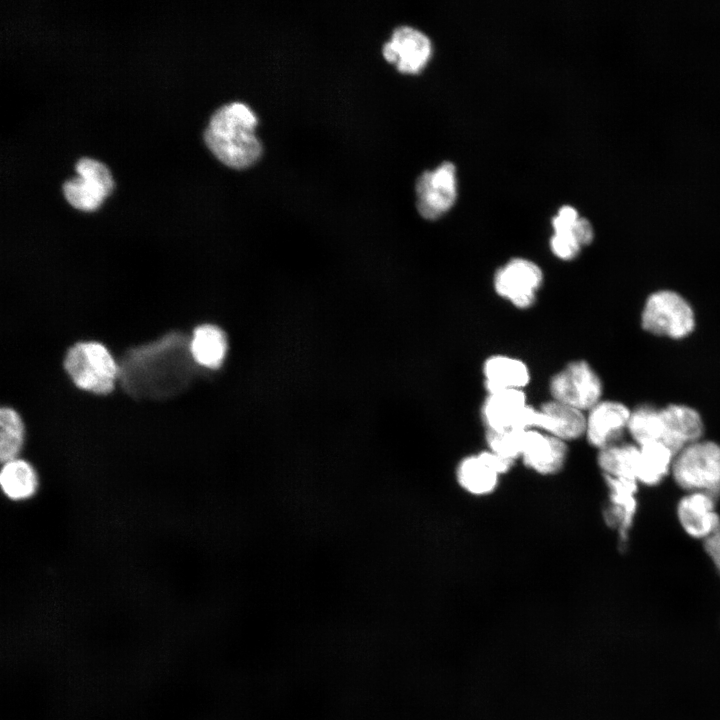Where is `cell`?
I'll use <instances>...</instances> for the list:
<instances>
[{
  "instance_id": "1",
  "label": "cell",
  "mask_w": 720,
  "mask_h": 720,
  "mask_svg": "<svg viewBox=\"0 0 720 720\" xmlns=\"http://www.w3.org/2000/svg\"><path fill=\"white\" fill-rule=\"evenodd\" d=\"M257 122V116L245 103L223 105L210 118L205 143L227 166L248 167L262 154V144L254 132Z\"/></svg>"
},
{
  "instance_id": "2",
  "label": "cell",
  "mask_w": 720,
  "mask_h": 720,
  "mask_svg": "<svg viewBox=\"0 0 720 720\" xmlns=\"http://www.w3.org/2000/svg\"><path fill=\"white\" fill-rule=\"evenodd\" d=\"M64 369L77 388L97 395L112 392L119 373L109 350L96 341H82L70 347Z\"/></svg>"
},
{
  "instance_id": "3",
  "label": "cell",
  "mask_w": 720,
  "mask_h": 720,
  "mask_svg": "<svg viewBox=\"0 0 720 720\" xmlns=\"http://www.w3.org/2000/svg\"><path fill=\"white\" fill-rule=\"evenodd\" d=\"M671 473L677 485L688 492L720 494V445L699 440L674 456Z\"/></svg>"
},
{
  "instance_id": "4",
  "label": "cell",
  "mask_w": 720,
  "mask_h": 720,
  "mask_svg": "<svg viewBox=\"0 0 720 720\" xmlns=\"http://www.w3.org/2000/svg\"><path fill=\"white\" fill-rule=\"evenodd\" d=\"M644 330L658 336L681 339L695 328V314L689 302L677 292L659 290L650 294L641 314Z\"/></svg>"
},
{
  "instance_id": "5",
  "label": "cell",
  "mask_w": 720,
  "mask_h": 720,
  "mask_svg": "<svg viewBox=\"0 0 720 720\" xmlns=\"http://www.w3.org/2000/svg\"><path fill=\"white\" fill-rule=\"evenodd\" d=\"M549 392L551 399L586 413L602 400L603 384L588 362L576 360L552 376Z\"/></svg>"
},
{
  "instance_id": "6",
  "label": "cell",
  "mask_w": 720,
  "mask_h": 720,
  "mask_svg": "<svg viewBox=\"0 0 720 720\" xmlns=\"http://www.w3.org/2000/svg\"><path fill=\"white\" fill-rule=\"evenodd\" d=\"M544 276L534 261L515 257L497 269L493 278L495 292L518 309H528L536 301Z\"/></svg>"
},
{
  "instance_id": "7",
  "label": "cell",
  "mask_w": 720,
  "mask_h": 720,
  "mask_svg": "<svg viewBox=\"0 0 720 720\" xmlns=\"http://www.w3.org/2000/svg\"><path fill=\"white\" fill-rule=\"evenodd\" d=\"M417 210L427 220L446 214L457 198L456 168L444 161L434 170L422 172L416 180Z\"/></svg>"
},
{
  "instance_id": "8",
  "label": "cell",
  "mask_w": 720,
  "mask_h": 720,
  "mask_svg": "<svg viewBox=\"0 0 720 720\" xmlns=\"http://www.w3.org/2000/svg\"><path fill=\"white\" fill-rule=\"evenodd\" d=\"M75 169L78 177L63 184L64 196L74 208L93 211L113 189L111 173L103 163L86 157L78 160Z\"/></svg>"
},
{
  "instance_id": "9",
  "label": "cell",
  "mask_w": 720,
  "mask_h": 720,
  "mask_svg": "<svg viewBox=\"0 0 720 720\" xmlns=\"http://www.w3.org/2000/svg\"><path fill=\"white\" fill-rule=\"evenodd\" d=\"M515 463L492 451L482 450L464 456L456 466L458 485L472 496H488L498 488L500 478L511 470Z\"/></svg>"
},
{
  "instance_id": "10",
  "label": "cell",
  "mask_w": 720,
  "mask_h": 720,
  "mask_svg": "<svg viewBox=\"0 0 720 720\" xmlns=\"http://www.w3.org/2000/svg\"><path fill=\"white\" fill-rule=\"evenodd\" d=\"M531 406L524 390L488 393L480 409L481 420L486 431L528 430L527 420Z\"/></svg>"
},
{
  "instance_id": "11",
  "label": "cell",
  "mask_w": 720,
  "mask_h": 720,
  "mask_svg": "<svg viewBox=\"0 0 720 720\" xmlns=\"http://www.w3.org/2000/svg\"><path fill=\"white\" fill-rule=\"evenodd\" d=\"M630 415L631 411L623 403L601 400L586 412L585 439L598 450L621 442Z\"/></svg>"
},
{
  "instance_id": "12",
  "label": "cell",
  "mask_w": 720,
  "mask_h": 720,
  "mask_svg": "<svg viewBox=\"0 0 720 720\" xmlns=\"http://www.w3.org/2000/svg\"><path fill=\"white\" fill-rule=\"evenodd\" d=\"M382 51L385 59L395 63L401 72L417 73L429 60L432 44L429 37L422 31L408 25H401L394 29Z\"/></svg>"
},
{
  "instance_id": "13",
  "label": "cell",
  "mask_w": 720,
  "mask_h": 720,
  "mask_svg": "<svg viewBox=\"0 0 720 720\" xmlns=\"http://www.w3.org/2000/svg\"><path fill=\"white\" fill-rule=\"evenodd\" d=\"M569 455L568 443L538 429L526 431L522 463L542 476L562 471Z\"/></svg>"
},
{
  "instance_id": "14",
  "label": "cell",
  "mask_w": 720,
  "mask_h": 720,
  "mask_svg": "<svg viewBox=\"0 0 720 720\" xmlns=\"http://www.w3.org/2000/svg\"><path fill=\"white\" fill-rule=\"evenodd\" d=\"M533 429L570 443L585 436L586 413L550 399L536 408Z\"/></svg>"
},
{
  "instance_id": "15",
  "label": "cell",
  "mask_w": 720,
  "mask_h": 720,
  "mask_svg": "<svg viewBox=\"0 0 720 720\" xmlns=\"http://www.w3.org/2000/svg\"><path fill=\"white\" fill-rule=\"evenodd\" d=\"M681 527L691 537L706 539L720 526L715 497L705 492H688L677 505Z\"/></svg>"
},
{
  "instance_id": "16",
  "label": "cell",
  "mask_w": 720,
  "mask_h": 720,
  "mask_svg": "<svg viewBox=\"0 0 720 720\" xmlns=\"http://www.w3.org/2000/svg\"><path fill=\"white\" fill-rule=\"evenodd\" d=\"M664 433L662 442L674 454L701 440L704 423L700 414L687 405L670 404L661 408Z\"/></svg>"
},
{
  "instance_id": "17",
  "label": "cell",
  "mask_w": 720,
  "mask_h": 720,
  "mask_svg": "<svg viewBox=\"0 0 720 720\" xmlns=\"http://www.w3.org/2000/svg\"><path fill=\"white\" fill-rule=\"evenodd\" d=\"M484 386L487 393L503 390H524L530 382V371L522 360L495 354L488 357L482 366Z\"/></svg>"
},
{
  "instance_id": "18",
  "label": "cell",
  "mask_w": 720,
  "mask_h": 720,
  "mask_svg": "<svg viewBox=\"0 0 720 720\" xmlns=\"http://www.w3.org/2000/svg\"><path fill=\"white\" fill-rule=\"evenodd\" d=\"M608 491L610 506L605 511V519L610 526L619 530L621 537L627 536L636 512L635 494L638 488L636 480L613 478L604 476Z\"/></svg>"
},
{
  "instance_id": "19",
  "label": "cell",
  "mask_w": 720,
  "mask_h": 720,
  "mask_svg": "<svg viewBox=\"0 0 720 720\" xmlns=\"http://www.w3.org/2000/svg\"><path fill=\"white\" fill-rule=\"evenodd\" d=\"M228 342L224 331L216 325L202 324L194 328L189 343L192 360L199 366L218 369L227 354Z\"/></svg>"
},
{
  "instance_id": "20",
  "label": "cell",
  "mask_w": 720,
  "mask_h": 720,
  "mask_svg": "<svg viewBox=\"0 0 720 720\" xmlns=\"http://www.w3.org/2000/svg\"><path fill=\"white\" fill-rule=\"evenodd\" d=\"M0 484L8 499L24 501L35 495L39 481L34 467L28 461L16 458L3 463Z\"/></svg>"
},
{
  "instance_id": "21",
  "label": "cell",
  "mask_w": 720,
  "mask_h": 720,
  "mask_svg": "<svg viewBox=\"0 0 720 720\" xmlns=\"http://www.w3.org/2000/svg\"><path fill=\"white\" fill-rule=\"evenodd\" d=\"M638 458L639 446L621 441L598 450L597 463L603 476L636 480Z\"/></svg>"
},
{
  "instance_id": "22",
  "label": "cell",
  "mask_w": 720,
  "mask_h": 720,
  "mask_svg": "<svg viewBox=\"0 0 720 720\" xmlns=\"http://www.w3.org/2000/svg\"><path fill=\"white\" fill-rule=\"evenodd\" d=\"M675 454L663 442L639 447L636 480L646 486L659 484L671 472Z\"/></svg>"
},
{
  "instance_id": "23",
  "label": "cell",
  "mask_w": 720,
  "mask_h": 720,
  "mask_svg": "<svg viewBox=\"0 0 720 720\" xmlns=\"http://www.w3.org/2000/svg\"><path fill=\"white\" fill-rule=\"evenodd\" d=\"M627 432L633 439V443L639 447L662 442L664 426L661 409L646 404L632 410Z\"/></svg>"
},
{
  "instance_id": "24",
  "label": "cell",
  "mask_w": 720,
  "mask_h": 720,
  "mask_svg": "<svg viewBox=\"0 0 720 720\" xmlns=\"http://www.w3.org/2000/svg\"><path fill=\"white\" fill-rule=\"evenodd\" d=\"M25 442V426L11 407L0 409V459L2 463L19 458Z\"/></svg>"
},
{
  "instance_id": "25",
  "label": "cell",
  "mask_w": 720,
  "mask_h": 720,
  "mask_svg": "<svg viewBox=\"0 0 720 720\" xmlns=\"http://www.w3.org/2000/svg\"><path fill=\"white\" fill-rule=\"evenodd\" d=\"M526 431L521 429L486 431V448L515 463L521 459Z\"/></svg>"
},
{
  "instance_id": "26",
  "label": "cell",
  "mask_w": 720,
  "mask_h": 720,
  "mask_svg": "<svg viewBox=\"0 0 720 720\" xmlns=\"http://www.w3.org/2000/svg\"><path fill=\"white\" fill-rule=\"evenodd\" d=\"M576 223L569 229L553 232V235L550 238L549 243L551 252L555 257L562 261H571L575 259L583 248L575 233Z\"/></svg>"
},
{
  "instance_id": "27",
  "label": "cell",
  "mask_w": 720,
  "mask_h": 720,
  "mask_svg": "<svg viewBox=\"0 0 720 720\" xmlns=\"http://www.w3.org/2000/svg\"><path fill=\"white\" fill-rule=\"evenodd\" d=\"M720 547V526L717 530L704 540V549Z\"/></svg>"
}]
</instances>
